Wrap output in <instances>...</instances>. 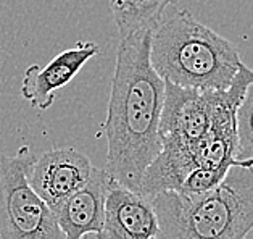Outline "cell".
Returning <instances> with one entry per match:
<instances>
[{
	"instance_id": "obj_7",
	"label": "cell",
	"mask_w": 253,
	"mask_h": 239,
	"mask_svg": "<svg viewBox=\"0 0 253 239\" xmlns=\"http://www.w3.org/2000/svg\"><path fill=\"white\" fill-rule=\"evenodd\" d=\"M92 163L76 149H52L36 157L28 171V181L48 207L58 204L87 183Z\"/></svg>"
},
{
	"instance_id": "obj_11",
	"label": "cell",
	"mask_w": 253,
	"mask_h": 239,
	"mask_svg": "<svg viewBox=\"0 0 253 239\" xmlns=\"http://www.w3.org/2000/svg\"><path fill=\"white\" fill-rule=\"evenodd\" d=\"M236 160L240 165H253V83L237 108V150Z\"/></svg>"
},
{
	"instance_id": "obj_9",
	"label": "cell",
	"mask_w": 253,
	"mask_h": 239,
	"mask_svg": "<svg viewBox=\"0 0 253 239\" xmlns=\"http://www.w3.org/2000/svg\"><path fill=\"white\" fill-rule=\"evenodd\" d=\"M100 52L94 42H78L75 47L63 50L52 58L44 68L31 65L24 71L21 96L39 110H47L55 102L57 91L65 88L75 78L87 60Z\"/></svg>"
},
{
	"instance_id": "obj_1",
	"label": "cell",
	"mask_w": 253,
	"mask_h": 239,
	"mask_svg": "<svg viewBox=\"0 0 253 239\" xmlns=\"http://www.w3.org/2000/svg\"><path fill=\"white\" fill-rule=\"evenodd\" d=\"M152 31L121 38L116 50L107 120L105 170L121 186L139 192L142 176L162 150V121L166 81L150 60Z\"/></svg>"
},
{
	"instance_id": "obj_2",
	"label": "cell",
	"mask_w": 253,
	"mask_h": 239,
	"mask_svg": "<svg viewBox=\"0 0 253 239\" xmlns=\"http://www.w3.org/2000/svg\"><path fill=\"white\" fill-rule=\"evenodd\" d=\"M152 204L157 239H247L253 230V165H234L205 192L165 191Z\"/></svg>"
},
{
	"instance_id": "obj_10",
	"label": "cell",
	"mask_w": 253,
	"mask_h": 239,
	"mask_svg": "<svg viewBox=\"0 0 253 239\" xmlns=\"http://www.w3.org/2000/svg\"><path fill=\"white\" fill-rule=\"evenodd\" d=\"M179 0H110L113 20L120 36H125L150 29L153 31L166 15L171 5Z\"/></svg>"
},
{
	"instance_id": "obj_4",
	"label": "cell",
	"mask_w": 253,
	"mask_h": 239,
	"mask_svg": "<svg viewBox=\"0 0 253 239\" xmlns=\"http://www.w3.org/2000/svg\"><path fill=\"white\" fill-rule=\"evenodd\" d=\"M28 149L0 157V236L2 239H68L52 208L28 181L34 162Z\"/></svg>"
},
{
	"instance_id": "obj_3",
	"label": "cell",
	"mask_w": 253,
	"mask_h": 239,
	"mask_svg": "<svg viewBox=\"0 0 253 239\" xmlns=\"http://www.w3.org/2000/svg\"><path fill=\"white\" fill-rule=\"evenodd\" d=\"M150 60L165 81L200 91L227 89L244 63L231 41L197 21L189 10L163 16L152 31Z\"/></svg>"
},
{
	"instance_id": "obj_12",
	"label": "cell",
	"mask_w": 253,
	"mask_h": 239,
	"mask_svg": "<svg viewBox=\"0 0 253 239\" xmlns=\"http://www.w3.org/2000/svg\"><path fill=\"white\" fill-rule=\"evenodd\" d=\"M0 239H2V236H0Z\"/></svg>"
},
{
	"instance_id": "obj_6",
	"label": "cell",
	"mask_w": 253,
	"mask_h": 239,
	"mask_svg": "<svg viewBox=\"0 0 253 239\" xmlns=\"http://www.w3.org/2000/svg\"><path fill=\"white\" fill-rule=\"evenodd\" d=\"M158 231L152 200L113 180L105 202L103 228L83 239H157Z\"/></svg>"
},
{
	"instance_id": "obj_5",
	"label": "cell",
	"mask_w": 253,
	"mask_h": 239,
	"mask_svg": "<svg viewBox=\"0 0 253 239\" xmlns=\"http://www.w3.org/2000/svg\"><path fill=\"white\" fill-rule=\"evenodd\" d=\"M231 96V86L224 91H200L181 88L166 81L165 105L160 121L163 141L184 147H194L213 130L216 118Z\"/></svg>"
},
{
	"instance_id": "obj_8",
	"label": "cell",
	"mask_w": 253,
	"mask_h": 239,
	"mask_svg": "<svg viewBox=\"0 0 253 239\" xmlns=\"http://www.w3.org/2000/svg\"><path fill=\"white\" fill-rule=\"evenodd\" d=\"M112 181L107 170L94 167L83 188L50 207L68 239H83L103 228L105 202Z\"/></svg>"
}]
</instances>
